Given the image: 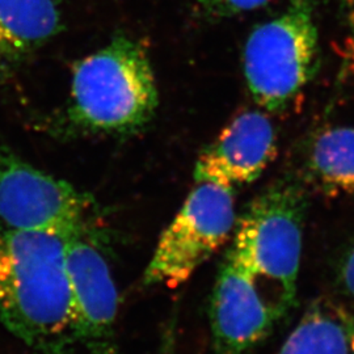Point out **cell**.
Here are the masks:
<instances>
[{"mask_svg": "<svg viewBox=\"0 0 354 354\" xmlns=\"http://www.w3.org/2000/svg\"><path fill=\"white\" fill-rule=\"evenodd\" d=\"M196 184L160 235L143 273V285L181 286L227 241L236 226L234 190L212 183Z\"/></svg>", "mask_w": 354, "mask_h": 354, "instance_id": "cell-5", "label": "cell"}, {"mask_svg": "<svg viewBox=\"0 0 354 354\" xmlns=\"http://www.w3.org/2000/svg\"><path fill=\"white\" fill-rule=\"evenodd\" d=\"M71 319L82 354H118V292L105 256L89 234L66 238Z\"/></svg>", "mask_w": 354, "mask_h": 354, "instance_id": "cell-7", "label": "cell"}, {"mask_svg": "<svg viewBox=\"0 0 354 354\" xmlns=\"http://www.w3.org/2000/svg\"><path fill=\"white\" fill-rule=\"evenodd\" d=\"M95 203L67 181L0 147V222L62 236L87 234Z\"/></svg>", "mask_w": 354, "mask_h": 354, "instance_id": "cell-6", "label": "cell"}, {"mask_svg": "<svg viewBox=\"0 0 354 354\" xmlns=\"http://www.w3.org/2000/svg\"><path fill=\"white\" fill-rule=\"evenodd\" d=\"M342 19L344 67L354 68V0H337Z\"/></svg>", "mask_w": 354, "mask_h": 354, "instance_id": "cell-14", "label": "cell"}, {"mask_svg": "<svg viewBox=\"0 0 354 354\" xmlns=\"http://www.w3.org/2000/svg\"><path fill=\"white\" fill-rule=\"evenodd\" d=\"M158 106L151 62L136 39L114 37L74 66L68 117L86 131H138L151 121Z\"/></svg>", "mask_w": 354, "mask_h": 354, "instance_id": "cell-2", "label": "cell"}, {"mask_svg": "<svg viewBox=\"0 0 354 354\" xmlns=\"http://www.w3.org/2000/svg\"><path fill=\"white\" fill-rule=\"evenodd\" d=\"M59 28L57 0H0V79L49 42Z\"/></svg>", "mask_w": 354, "mask_h": 354, "instance_id": "cell-10", "label": "cell"}, {"mask_svg": "<svg viewBox=\"0 0 354 354\" xmlns=\"http://www.w3.org/2000/svg\"><path fill=\"white\" fill-rule=\"evenodd\" d=\"M156 354H177V317L172 315L167 319Z\"/></svg>", "mask_w": 354, "mask_h": 354, "instance_id": "cell-15", "label": "cell"}, {"mask_svg": "<svg viewBox=\"0 0 354 354\" xmlns=\"http://www.w3.org/2000/svg\"><path fill=\"white\" fill-rule=\"evenodd\" d=\"M277 354H349L348 315L332 306H311Z\"/></svg>", "mask_w": 354, "mask_h": 354, "instance_id": "cell-11", "label": "cell"}, {"mask_svg": "<svg viewBox=\"0 0 354 354\" xmlns=\"http://www.w3.org/2000/svg\"><path fill=\"white\" fill-rule=\"evenodd\" d=\"M304 212V190L279 181L250 203L227 252L248 274L276 322L295 302Z\"/></svg>", "mask_w": 354, "mask_h": 354, "instance_id": "cell-3", "label": "cell"}, {"mask_svg": "<svg viewBox=\"0 0 354 354\" xmlns=\"http://www.w3.org/2000/svg\"><path fill=\"white\" fill-rule=\"evenodd\" d=\"M276 153V130L268 115L260 111L243 112L201 152L193 176L196 183L234 190L261 176Z\"/></svg>", "mask_w": 354, "mask_h": 354, "instance_id": "cell-8", "label": "cell"}, {"mask_svg": "<svg viewBox=\"0 0 354 354\" xmlns=\"http://www.w3.org/2000/svg\"><path fill=\"white\" fill-rule=\"evenodd\" d=\"M308 169L329 193L354 194V127H335L314 140Z\"/></svg>", "mask_w": 354, "mask_h": 354, "instance_id": "cell-12", "label": "cell"}, {"mask_svg": "<svg viewBox=\"0 0 354 354\" xmlns=\"http://www.w3.org/2000/svg\"><path fill=\"white\" fill-rule=\"evenodd\" d=\"M342 279L345 289L354 298V248L342 263Z\"/></svg>", "mask_w": 354, "mask_h": 354, "instance_id": "cell-16", "label": "cell"}, {"mask_svg": "<svg viewBox=\"0 0 354 354\" xmlns=\"http://www.w3.org/2000/svg\"><path fill=\"white\" fill-rule=\"evenodd\" d=\"M203 12L213 17H228L250 12L266 6L269 0H197Z\"/></svg>", "mask_w": 354, "mask_h": 354, "instance_id": "cell-13", "label": "cell"}, {"mask_svg": "<svg viewBox=\"0 0 354 354\" xmlns=\"http://www.w3.org/2000/svg\"><path fill=\"white\" fill-rule=\"evenodd\" d=\"M348 336H349V354H354V319L348 317Z\"/></svg>", "mask_w": 354, "mask_h": 354, "instance_id": "cell-17", "label": "cell"}, {"mask_svg": "<svg viewBox=\"0 0 354 354\" xmlns=\"http://www.w3.org/2000/svg\"><path fill=\"white\" fill-rule=\"evenodd\" d=\"M315 0H290L277 17L256 26L245 42L243 70L253 100L283 112L317 74Z\"/></svg>", "mask_w": 354, "mask_h": 354, "instance_id": "cell-4", "label": "cell"}, {"mask_svg": "<svg viewBox=\"0 0 354 354\" xmlns=\"http://www.w3.org/2000/svg\"><path fill=\"white\" fill-rule=\"evenodd\" d=\"M0 323L37 354H82L66 270V236L0 222Z\"/></svg>", "mask_w": 354, "mask_h": 354, "instance_id": "cell-1", "label": "cell"}, {"mask_svg": "<svg viewBox=\"0 0 354 354\" xmlns=\"http://www.w3.org/2000/svg\"><path fill=\"white\" fill-rule=\"evenodd\" d=\"M209 320L212 354H247L276 323L248 274L228 254L215 279Z\"/></svg>", "mask_w": 354, "mask_h": 354, "instance_id": "cell-9", "label": "cell"}]
</instances>
